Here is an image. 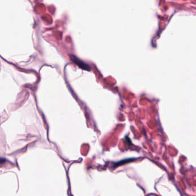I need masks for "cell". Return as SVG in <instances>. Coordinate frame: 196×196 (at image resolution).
<instances>
[{"mask_svg": "<svg viewBox=\"0 0 196 196\" xmlns=\"http://www.w3.org/2000/svg\"><path fill=\"white\" fill-rule=\"evenodd\" d=\"M70 58H71L72 61L80 69H82L84 70H86V71H90L91 70V67H90L88 64L82 61L79 58L76 57L75 55H71L70 56Z\"/></svg>", "mask_w": 196, "mask_h": 196, "instance_id": "6da1fadb", "label": "cell"}]
</instances>
